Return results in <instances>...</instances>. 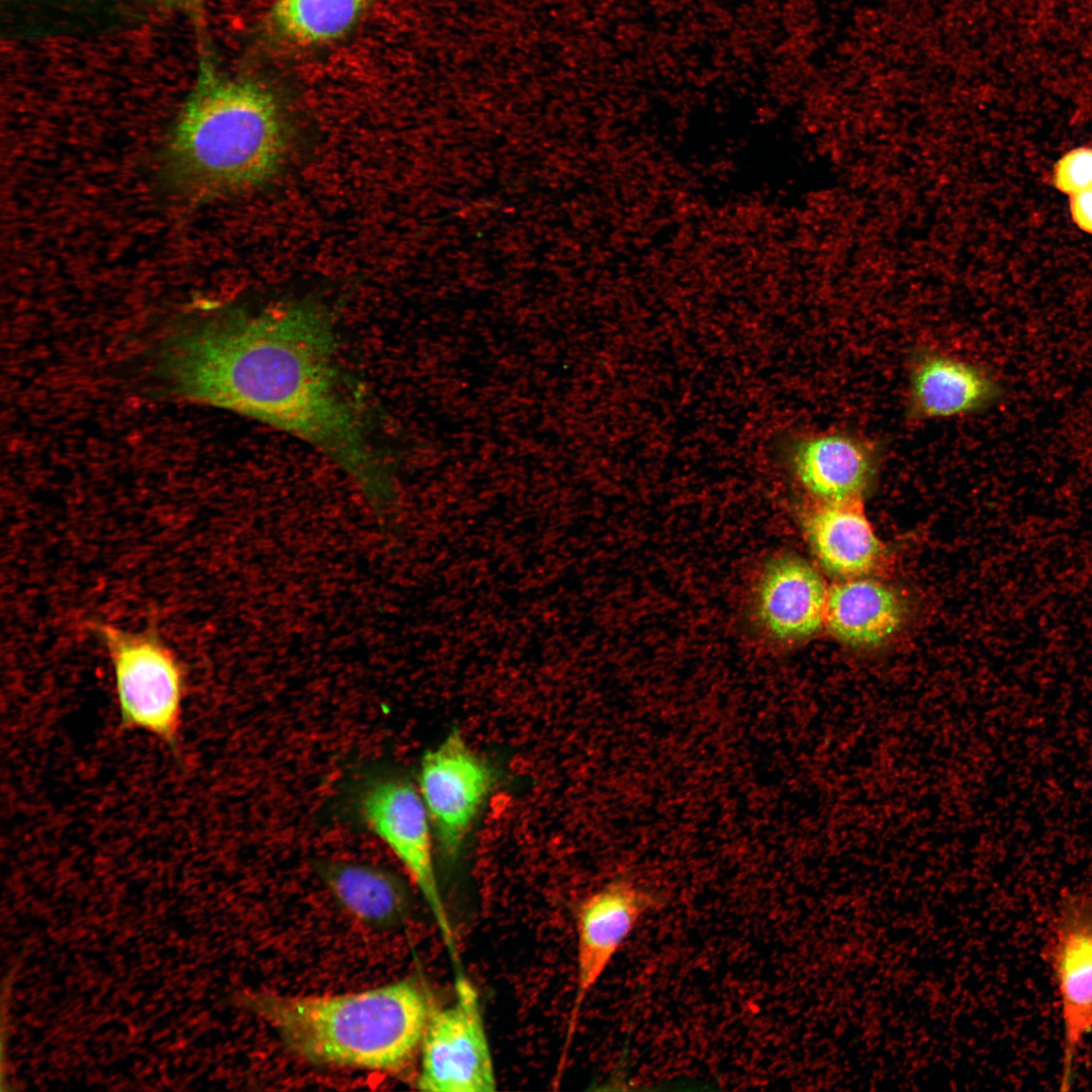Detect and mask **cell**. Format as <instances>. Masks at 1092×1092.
Returning <instances> with one entry per match:
<instances>
[{
  "mask_svg": "<svg viewBox=\"0 0 1092 1092\" xmlns=\"http://www.w3.org/2000/svg\"><path fill=\"white\" fill-rule=\"evenodd\" d=\"M651 904L647 894L626 882L609 884L582 901L576 917L574 1018L587 994Z\"/></svg>",
  "mask_w": 1092,
  "mask_h": 1092,
  "instance_id": "obj_11",
  "label": "cell"
},
{
  "mask_svg": "<svg viewBox=\"0 0 1092 1092\" xmlns=\"http://www.w3.org/2000/svg\"><path fill=\"white\" fill-rule=\"evenodd\" d=\"M244 1004L309 1062L385 1072L415 1057L433 1009L415 979L338 995L251 991Z\"/></svg>",
  "mask_w": 1092,
  "mask_h": 1092,
  "instance_id": "obj_3",
  "label": "cell"
},
{
  "mask_svg": "<svg viewBox=\"0 0 1092 1092\" xmlns=\"http://www.w3.org/2000/svg\"><path fill=\"white\" fill-rule=\"evenodd\" d=\"M804 528L816 557L833 574L866 577L886 561L885 547L864 513L862 497L816 500Z\"/></svg>",
  "mask_w": 1092,
  "mask_h": 1092,
  "instance_id": "obj_12",
  "label": "cell"
},
{
  "mask_svg": "<svg viewBox=\"0 0 1092 1092\" xmlns=\"http://www.w3.org/2000/svg\"><path fill=\"white\" fill-rule=\"evenodd\" d=\"M316 868L341 906L366 924L394 925L408 909L404 883L383 868L349 860H324Z\"/></svg>",
  "mask_w": 1092,
  "mask_h": 1092,
  "instance_id": "obj_15",
  "label": "cell"
},
{
  "mask_svg": "<svg viewBox=\"0 0 1092 1092\" xmlns=\"http://www.w3.org/2000/svg\"><path fill=\"white\" fill-rule=\"evenodd\" d=\"M1053 181L1070 195L1092 187V149L1080 148L1066 154L1055 167Z\"/></svg>",
  "mask_w": 1092,
  "mask_h": 1092,
  "instance_id": "obj_17",
  "label": "cell"
},
{
  "mask_svg": "<svg viewBox=\"0 0 1092 1092\" xmlns=\"http://www.w3.org/2000/svg\"><path fill=\"white\" fill-rule=\"evenodd\" d=\"M1053 967L1061 999L1063 1056L1061 1089L1070 1088L1075 1062L1092 1031V895L1062 901L1055 928Z\"/></svg>",
  "mask_w": 1092,
  "mask_h": 1092,
  "instance_id": "obj_8",
  "label": "cell"
},
{
  "mask_svg": "<svg viewBox=\"0 0 1092 1092\" xmlns=\"http://www.w3.org/2000/svg\"><path fill=\"white\" fill-rule=\"evenodd\" d=\"M885 446L856 432L827 431L799 437L789 460L800 484L816 500L862 497L880 469Z\"/></svg>",
  "mask_w": 1092,
  "mask_h": 1092,
  "instance_id": "obj_9",
  "label": "cell"
},
{
  "mask_svg": "<svg viewBox=\"0 0 1092 1092\" xmlns=\"http://www.w3.org/2000/svg\"><path fill=\"white\" fill-rule=\"evenodd\" d=\"M164 150L170 185L192 199L250 190L288 162L295 127L281 94L251 74L203 65Z\"/></svg>",
  "mask_w": 1092,
  "mask_h": 1092,
  "instance_id": "obj_2",
  "label": "cell"
},
{
  "mask_svg": "<svg viewBox=\"0 0 1092 1092\" xmlns=\"http://www.w3.org/2000/svg\"><path fill=\"white\" fill-rule=\"evenodd\" d=\"M1070 209L1076 224L1092 234V187L1071 195Z\"/></svg>",
  "mask_w": 1092,
  "mask_h": 1092,
  "instance_id": "obj_18",
  "label": "cell"
},
{
  "mask_svg": "<svg viewBox=\"0 0 1092 1092\" xmlns=\"http://www.w3.org/2000/svg\"><path fill=\"white\" fill-rule=\"evenodd\" d=\"M826 584L807 561L783 556L767 567L759 589V615L770 633L783 640H801L823 626Z\"/></svg>",
  "mask_w": 1092,
  "mask_h": 1092,
  "instance_id": "obj_13",
  "label": "cell"
},
{
  "mask_svg": "<svg viewBox=\"0 0 1092 1092\" xmlns=\"http://www.w3.org/2000/svg\"><path fill=\"white\" fill-rule=\"evenodd\" d=\"M417 1086L430 1092H491L496 1079L476 988L461 974L453 1002L432 1009Z\"/></svg>",
  "mask_w": 1092,
  "mask_h": 1092,
  "instance_id": "obj_6",
  "label": "cell"
},
{
  "mask_svg": "<svg viewBox=\"0 0 1092 1092\" xmlns=\"http://www.w3.org/2000/svg\"><path fill=\"white\" fill-rule=\"evenodd\" d=\"M356 809L366 827L401 862L454 952L452 928L436 878L433 828L419 789L401 777L372 775L358 788Z\"/></svg>",
  "mask_w": 1092,
  "mask_h": 1092,
  "instance_id": "obj_5",
  "label": "cell"
},
{
  "mask_svg": "<svg viewBox=\"0 0 1092 1092\" xmlns=\"http://www.w3.org/2000/svg\"><path fill=\"white\" fill-rule=\"evenodd\" d=\"M377 0H274L264 31L275 44L303 51L347 35Z\"/></svg>",
  "mask_w": 1092,
  "mask_h": 1092,
  "instance_id": "obj_16",
  "label": "cell"
},
{
  "mask_svg": "<svg viewBox=\"0 0 1092 1092\" xmlns=\"http://www.w3.org/2000/svg\"><path fill=\"white\" fill-rule=\"evenodd\" d=\"M154 368L172 394L301 439L371 495L386 487L370 406L343 363L333 313L322 302L193 305L166 330Z\"/></svg>",
  "mask_w": 1092,
  "mask_h": 1092,
  "instance_id": "obj_1",
  "label": "cell"
},
{
  "mask_svg": "<svg viewBox=\"0 0 1092 1092\" xmlns=\"http://www.w3.org/2000/svg\"><path fill=\"white\" fill-rule=\"evenodd\" d=\"M494 783L493 767L456 731L423 756L419 791L446 856L460 852Z\"/></svg>",
  "mask_w": 1092,
  "mask_h": 1092,
  "instance_id": "obj_7",
  "label": "cell"
},
{
  "mask_svg": "<svg viewBox=\"0 0 1092 1092\" xmlns=\"http://www.w3.org/2000/svg\"><path fill=\"white\" fill-rule=\"evenodd\" d=\"M904 612L901 598L889 585L872 578H847L828 587L823 626L846 644L876 646L898 631Z\"/></svg>",
  "mask_w": 1092,
  "mask_h": 1092,
  "instance_id": "obj_14",
  "label": "cell"
},
{
  "mask_svg": "<svg viewBox=\"0 0 1092 1092\" xmlns=\"http://www.w3.org/2000/svg\"><path fill=\"white\" fill-rule=\"evenodd\" d=\"M906 417L922 422L977 413L999 395V387L980 366L930 346L916 347L907 365Z\"/></svg>",
  "mask_w": 1092,
  "mask_h": 1092,
  "instance_id": "obj_10",
  "label": "cell"
},
{
  "mask_svg": "<svg viewBox=\"0 0 1092 1092\" xmlns=\"http://www.w3.org/2000/svg\"><path fill=\"white\" fill-rule=\"evenodd\" d=\"M97 631L107 648L122 724L170 745L180 735L184 672L176 655L152 634L110 625Z\"/></svg>",
  "mask_w": 1092,
  "mask_h": 1092,
  "instance_id": "obj_4",
  "label": "cell"
},
{
  "mask_svg": "<svg viewBox=\"0 0 1092 1092\" xmlns=\"http://www.w3.org/2000/svg\"><path fill=\"white\" fill-rule=\"evenodd\" d=\"M178 1L186 3V5L191 7L193 10H197V11H200L201 7L203 8V4L205 2V0H178Z\"/></svg>",
  "mask_w": 1092,
  "mask_h": 1092,
  "instance_id": "obj_19",
  "label": "cell"
}]
</instances>
